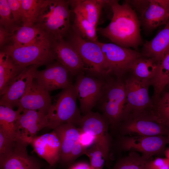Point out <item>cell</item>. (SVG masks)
Segmentation results:
<instances>
[{
	"mask_svg": "<svg viewBox=\"0 0 169 169\" xmlns=\"http://www.w3.org/2000/svg\"><path fill=\"white\" fill-rule=\"evenodd\" d=\"M52 52L54 60L65 67L71 76L75 77L86 72L78 53L64 38L53 39Z\"/></svg>",
	"mask_w": 169,
	"mask_h": 169,
	"instance_id": "16",
	"label": "cell"
},
{
	"mask_svg": "<svg viewBox=\"0 0 169 169\" xmlns=\"http://www.w3.org/2000/svg\"><path fill=\"white\" fill-rule=\"evenodd\" d=\"M105 77L96 76L86 72L75 77L73 85L82 116L91 111L97 105L102 95Z\"/></svg>",
	"mask_w": 169,
	"mask_h": 169,
	"instance_id": "9",
	"label": "cell"
},
{
	"mask_svg": "<svg viewBox=\"0 0 169 169\" xmlns=\"http://www.w3.org/2000/svg\"><path fill=\"white\" fill-rule=\"evenodd\" d=\"M147 161L137 152L131 151L128 156L117 161L113 169H145Z\"/></svg>",
	"mask_w": 169,
	"mask_h": 169,
	"instance_id": "31",
	"label": "cell"
},
{
	"mask_svg": "<svg viewBox=\"0 0 169 169\" xmlns=\"http://www.w3.org/2000/svg\"><path fill=\"white\" fill-rule=\"evenodd\" d=\"M77 99L73 84L54 97L47 115L49 128L53 129L65 124L79 125L82 115L77 106Z\"/></svg>",
	"mask_w": 169,
	"mask_h": 169,
	"instance_id": "5",
	"label": "cell"
},
{
	"mask_svg": "<svg viewBox=\"0 0 169 169\" xmlns=\"http://www.w3.org/2000/svg\"><path fill=\"white\" fill-rule=\"evenodd\" d=\"M110 124L101 114L92 111L82 116L79 127L94 137L95 144L102 152L106 164L109 165L110 152L112 146L111 138L108 132Z\"/></svg>",
	"mask_w": 169,
	"mask_h": 169,
	"instance_id": "11",
	"label": "cell"
},
{
	"mask_svg": "<svg viewBox=\"0 0 169 169\" xmlns=\"http://www.w3.org/2000/svg\"><path fill=\"white\" fill-rule=\"evenodd\" d=\"M85 155L90 159L91 169H103L106 163L105 157L100 149L95 143L86 149Z\"/></svg>",
	"mask_w": 169,
	"mask_h": 169,
	"instance_id": "34",
	"label": "cell"
},
{
	"mask_svg": "<svg viewBox=\"0 0 169 169\" xmlns=\"http://www.w3.org/2000/svg\"><path fill=\"white\" fill-rule=\"evenodd\" d=\"M112 16L110 23L97 31L112 43L126 48H137L142 42L140 21L131 6L126 1L122 4L117 0H108Z\"/></svg>",
	"mask_w": 169,
	"mask_h": 169,
	"instance_id": "1",
	"label": "cell"
},
{
	"mask_svg": "<svg viewBox=\"0 0 169 169\" xmlns=\"http://www.w3.org/2000/svg\"><path fill=\"white\" fill-rule=\"evenodd\" d=\"M158 63L150 58L141 57L136 60L132 64L130 70L132 74L143 79L151 80L154 76Z\"/></svg>",
	"mask_w": 169,
	"mask_h": 169,
	"instance_id": "28",
	"label": "cell"
},
{
	"mask_svg": "<svg viewBox=\"0 0 169 169\" xmlns=\"http://www.w3.org/2000/svg\"><path fill=\"white\" fill-rule=\"evenodd\" d=\"M28 145L17 139L13 154L0 163V169H38L41 168V163L35 157L29 155L27 151Z\"/></svg>",
	"mask_w": 169,
	"mask_h": 169,
	"instance_id": "20",
	"label": "cell"
},
{
	"mask_svg": "<svg viewBox=\"0 0 169 169\" xmlns=\"http://www.w3.org/2000/svg\"><path fill=\"white\" fill-rule=\"evenodd\" d=\"M86 149L83 147L78 141L70 154L67 165H71L79 157L85 155Z\"/></svg>",
	"mask_w": 169,
	"mask_h": 169,
	"instance_id": "39",
	"label": "cell"
},
{
	"mask_svg": "<svg viewBox=\"0 0 169 169\" xmlns=\"http://www.w3.org/2000/svg\"><path fill=\"white\" fill-rule=\"evenodd\" d=\"M0 24L10 32L16 26L7 0H0Z\"/></svg>",
	"mask_w": 169,
	"mask_h": 169,
	"instance_id": "35",
	"label": "cell"
},
{
	"mask_svg": "<svg viewBox=\"0 0 169 169\" xmlns=\"http://www.w3.org/2000/svg\"><path fill=\"white\" fill-rule=\"evenodd\" d=\"M49 92L34 79L20 100L18 109L37 111L47 115L52 104Z\"/></svg>",
	"mask_w": 169,
	"mask_h": 169,
	"instance_id": "18",
	"label": "cell"
},
{
	"mask_svg": "<svg viewBox=\"0 0 169 169\" xmlns=\"http://www.w3.org/2000/svg\"><path fill=\"white\" fill-rule=\"evenodd\" d=\"M10 33L11 44L8 45L16 46L30 45L49 36L35 25L31 24L16 26Z\"/></svg>",
	"mask_w": 169,
	"mask_h": 169,
	"instance_id": "24",
	"label": "cell"
},
{
	"mask_svg": "<svg viewBox=\"0 0 169 169\" xmlns=\"http://www.w3.org/2000/svg\"><path fill=\"white\" fill-rule=\"evenodd\" d=\"M15 129L16 138L28 145L31 144L36 134L45 127H49L47 115L33 110H21Z\"/></svg>",
	"mask_w": 169,
	"mask_h": 169,
	"instance_id": "14",
	"label": "cell"
},
{
	"mask_svg": "<svg viewBox=\"0 0 169 169\" xmlns=\"http://www.w3.org/2000/svg\"><path fill=\"white\" fill-rule=\"evenodd\" d=\"M10 33L2 27H0V48L7 43L9 42Z\"/></svg>",
	"mask_w": 169,
	"mask_h": 169,
	"instance_id": "40",
	"label": "cell"
},
{
	"mask_svg": "<svg viewBox=\"0 0 169 169\" xmlns=\"http://www.w3.org/2000/svg\"><path fill=\"white\" fill-rule=\"evenodd\" d=\"M38 169H51V168L50 167H48V168H46L44 169H42L41 168H39Z\"/></svg>",
	"mask_w": 169,
	"mask_h": 169,
	"instance_id": "44",
	"label": "cell"
},
{
	"mask_svg": "<svg viewBox=\"0 0 169 169\" xmlns=\"http://www.w3.org/2000/svg\"><path fill=\"white\" fill-rule=\"evenodd\" d=\"M39 66L32 65L23 69L13 79L1 96L0 103L13 109L15 107H18L20 100L34 80L35 74Z\"/></svg>",
	"mask_w": 169,
	"mask_h": 169,
	"instance_id": "17",
	"label": "cell"
},
{
	"mask_svg": "<svg viewBox=\"0 0 169 169\" xmlns=\"http://www.w3.org/2000/svg\"><path fill=\"white\" fill-rule=\"evenodd\" d=\"M68 1L43 0L34 24L53 39L64 38L71 26Z\"/></svg>",
	"mask_w": 169,
	"mask_h": 169,
	"instance_id": "2",
	"label": "cell"
},
{
	"mask_svg": "<svg viewBox=\"0 0 169 169\" xmlns=\"http://www.w3.org/2000/svg\"><path fill=\"white\" fill-rule=\"evenodd\" d=\"M53 40L52 38L47 36L28 45H8L4 47L3 51L23 69L32 65H48L54 60L52 52Z\"/></svg>",
	"mask_w": 169,
	"mask_h": 169,
	"instance_id": "4",
	"label": "cell"
},
{
	"mask_svg": "<svg viewBox=\"0 0 169 169\" xmlns=\"http://www.w3.org/2000/svg\"><path fill=\"white\" fill-rule=\"evenodd\" d=\"M98 44L105 57L110 75L123 78L125 74L130 70L134 62L142 57L140 53L124 47L113 43Z\"/></svg>",
	"mask_w": 169,
	"mask_h": 169,
	"instance_id": "12",
	"label": "cell"
},
{
	"mask_svg": "<svg viewBox=\"0 0 169 169\" xmlns=\"http://www.w3.org/2000/svg\"><path fill=\"white\" fill-rule=\"evenodd\" d=\"M67 41L74 48L81 58L86 72L96 76L105 77L110 75L106 59L97 42L86 40L72 28L67 35Z\"/></svg>",
	"mask_w": 169,
	"mask_h": 169,
	"instance_id": "6",
	"label": "cell"
},
{
	"mask_svg": "<svg viewBox=\"0 0 169 169\" xmlns=\"http://www.w3.org/2000/svg\"><path fill=\"white\" fill-rule=\"evenodd\" d=\"M71 9L82 15L97 28L102 9L108 4V0H68Z\"/></svg>",
	"mask_w": 169,
	"mask_h": 169,
	"instance_id": "22",
	"label": "cell"
},
{
	"mask_svg": "<svg viewBox=\"0 0 169 169\" xmlns=\"http://www.w3.org/2000/svg\"><path fill=\"white\" fill-rule=\"evenodd\" d=\"M164 154L166 156V157L169 160V147L166 149Z\"/></svg>",
	"mask_w": 169,
	"mask_h": 169,
	"instance_id": "42",
	"label": "cell"
},
{
	"mask_svg": "<svg viewBox=\"0 0 169 169\" xmlns=\"http://www.w3.org/2000/svg\"><path fill=\"white\" fill-rule=\"evenodd\" d=\"M21 110L0 103V130L10 136L16 138L15 129Z\"/></svg>",
	"mask_w": 169,
	"mask_h": 169,
	"instance_id": "27",
	"label": "cell"
},
{
	"mask_svg": "<svg viewBox=\"0 0 169 169\" xmlns=\"http://www.w3.org/2000/svg\"><path fill=\"white\" fill-rule=\"evenodd\" d=\"M43 0H20L23 13L22 24H34Z\"/></svg>",
	"mask_w": 169,
	"mask_h": 169,
	"instance_id": "32",
	"label": "cell"
},
{
	"mask_svg": "<svg viewBox=\"0 0 169 169\" xmlns=\"http://www.w3.org/2000/svg\"><path fill=\"white\" fill-rule=\"evenodd\" d=\"M169 82V51L158 63L156 74L151 80L154 88L153 99L158 100Z\"/></svg>",
	"mask_w": 169,
	"mask_h": 169,
	"instance_id": "26",
	"label": "cell"
},
{
	"mask_svg": "<svg viewBox=\"0 0 169 169\" xmlns=\"http://www.w3.org/2000/svg\"><path fill=\"white\" fill-rule=\"evenodd\" d=\"M167 144V136H121L116 142L121 151L139 152L148 160L152 156L164 154Z\"/></svg>",
	"mask_w": 169,
	"mask_h": 169,
	"instance_id": "10",
	"label": "cell"
},
{
	"mask_svg": "<svg viewBox=\"0 0 169 169\" xmlns=\"http://www.w3.org/2000/svg\"><path fill=\"white\" fill-rule=\"evenodd\" d=\"M169 51V21L165 27L143 46V54L160 62Z\"/></svg>",
	"mask_w": 169,
	"mask_h": 169,
	"instance_id": "23",
	"label": "cell"
},
{
	"mask_svg": "<svg viewBox=\"0 0 169 169\" xmlns=\"http://www.w3.org/2000/svg\"><path fill=\"white\" fill-rule=\"evenodd\" d=\"M127 1L139 12L141 22L147 30H153L169 21V10L161 0Z\"/></svg>",
	"mask_w": 169,
	"mask_h": 169,
	"instance_id": "13",
	"label": "cell"
},
{
	"mask_svg": "<svg viewBox=\"0 0 169 169\" xmlns=\"http://www.w3.org/2000/svg\"><path fill=\"white\" fill-rule=\"evenodd\" d=\"M78 141L81 145L86 149L90 148L95 143L94 136L90 134L81 130Z\"/></svg>",
	"mask_w": 169,
	"mask_h": 169,
	"instance_id": "38",
	"label": "cell"
},
{
	"mask_svg": "<svg viewBox=\"0 0 169 169\" xmlns=\"http://www.w3.org/2000/svg\"><path fill=\"white\" fill-rule=\"evenodd\" d=\"M151 81L133 74L124 80L126 100L121 121L130 115L152 112L154 105L149 94Z\"/></svg>",
	"mask_w": 169,
	"mask_h": 169,
	"instance_id": "7",
	"label": "cell"
},
{
	"mask_svg": "<svg viewBox=\"0 0 169 169\" xmlns=\"http://www.w3.org/2000/svg\"><path fill=\"white\" fill-rule=\"evenodd\" d=\"M109 75L105 78L102 93L97 105L110 125L117 129L121 121L126 100V93L123 78Z\"/></svg>",
	"mask_w": 169,
	"mask_h": 169,
	"instance_id": "3",
	"label": "cell"
},
{
	"mask_svg": "<svg viewBox=\"0 0 169 169\" xmlns=\"http://www.w3.org/2000/svg\"><path fill=\"white\" fill-rule=\"evenodd\" d=\"M145 169H169V160L166 157L149 160L146 163Z\"/></svg>",
	"mask_w": 169,
	"mask_h": 169,
	"instance_id": "37",
	"label": "cell"
},
{
	"mask_svg": "<svg viewBox=\"0 0 169 169\" xmlns=\"http://www.w3.org/2000/svg\"><path fill=\"white\" fill-rule=\"evenodd\" d=\"M16 26L23 21V13L20 0H7Z\"/></svg>",
	"mask_w": 169,
	"mask_h": 169,
	"instance_id": "36",
	"label": "cell"
},
{
	"mask_svg": "<svg viewBox=\"0 0 169 169\" xmlns=\"http://www.w3.org/2000/svg\"><path fill=\"white\" fill-rule=\"evenodd\" d=\"M117 129L121 136L169 135V131L151 112L129 116L121 121Z\"/></svg>",
	"mask_w": 169,
	"mask_h": 169,
	"instance_id": "8",
	"label": "cell"
},
{
	"mask_svg": "<svg viewBox=\"0 0 169 169\" xmlns=\"http://www.w3.org/2000/svg\"><path fill=\"white\" fill-rule=\"evenodd\" d=\"M167 144H169V135L167 136Z\"/></svg>",
	"mask_w": 169,
	"mask_h": 169,
	"instance_id": "43",
	"label": "cell"
},
{
	"mask_svg": "<svg viewBox=\"0 0 169 169\" xmlns=\"http://www.w3.org/2000/svg\"><path fill=\"white\" fill-rule=\"evenodd\" d=\"M68 169H91L90 165L88 163L81 162L71 164Z\"/></svg>",
	"mask_w": 169,
	"mask_h": 169,
	"instance_id": "41",
	"label": "cell"
},
{
	"mask_svg": "<svg viewBox=\"0 0 169 169\" xmlns=\"http://www.w3.org/2000/svg\"><path fill=\"white\" fill-rule=\"evenodd\" d=\"M31 144L34 151L46 161L50 166L59 162L61 152L59 140L53 131L39 136H36Z\"/></svg>",
	"mask_w": 169,
	"mask_h": 169,
	"instance_id": "19",
	"label": "cell"
},
{
	"mask_svg": "<svg viewBox=\"0 0 169 169\" xmlns=\"http://www.w3.org/2000/svg\"><path fill=\"white\" fill-rule=\"evenodd\" d=\"M69 71L61 64L56 61L48 64L44 70H37L34 79L49 92L68 88L73 84L70 79Z\"/></svg>",
	"mask_w": 169,
	"mask_h": 169,
	"instance_id": "15",
	"label": "cell"
},
{
	"mask_svg": "<svg viewBox=\"0 0 169 169\" xmlns=\"http://www.w3.org/2000/svg\"><path fill=\"white\" fill-rule=\"evenodd\" d=\"M74 18L71 26L73 30L84 39L90 41H99L97 28L80 14L74 12Z\"/></svg>",
	"mask_w": 169,
	"mask_h": 169,
	"instance_id": "29",
	"label": "cell"
},
{
	"mask_svg": "<svg viewBox=\"0 0 169 169\" xmlns=\"http://www.w3.org/2000/svg\"><path fill=\"white\" fill-rule=\"evenodd\" d=\"M152 113L169 131V92L160 96L154 106Z\"/></svg>",
	"mask_w": 169,
	"mask_h": 169,
	"instance_id": "30",
	"label": "cell"
},
{
	"mask_svg": "<svg viewBox=\"0 0 169 169\" xmlns=\"http://www.w3.org/2000/svg\"><path fill=\"white\" fill-rule=\"evenodd\" d=\"M166 87H168L169 88V83H168V84H167Z\"/></svg>",
	"mask_w": 169,
	"mask_h": 169,
	"instance_id": "45",
	"label": "cell"
},
{
	"mask_svg": "<svg viewBox=\"0 0 169 169\" xmlns=\"http://www.w3.org/2000/svg\"><path fill=\"white\" fill-rule=\"evenodd\" d=\"M17 139L0 130V163L13 154L16 146Z\"/></svg>",
	"mask_w": 169,
	"mask_h": 169,
	"instance_id": "33",
	"label": "cell"
},
{
	"mask_svg": "<svg viewBox=\"0 0 169 169\" xmlns=\"http://www.w3.org/2000/svg\"><path fill=\"white\" fill-rule=\"evenodd\" d=\"M60 143L61 152L59 162L67 165L70 154L78 141L80 129L71 124L61 125L53 129Z\"/></svg>",
	"mask_w": 169,
	"mask_h": 169,
	"instance_id": "21",
	"label": "cell"
},
{
	"mask_svg": "<svg viewBox=\"0 0 169 169\" xmlns=\"http://www.w3.org/2000/svg\"><path fill=\"white\" fill-rule=\"evenodd\" d=\"M23 69L17 65L8 55L3 51L0 52V96L3 95L13 79Z\"/></svg>",
	"mask_w": 169,
	"mask_h": 169,
	"instance_id": "25",
	"label": "cell"
}]
</instances>
